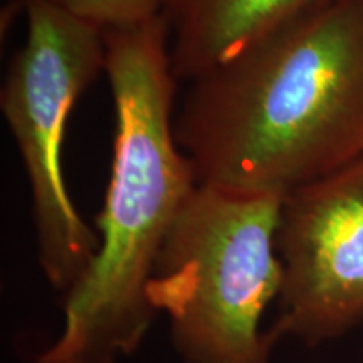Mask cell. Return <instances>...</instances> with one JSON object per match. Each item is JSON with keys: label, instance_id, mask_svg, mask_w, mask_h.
<instances>
[{"label": "cell", "instance_id": "cell-7", "mask_svg": "<svg viewBox=\"0 0 363 363\" xmlns=\"http://www.w3.org/2000/svg\"><path fill=\"white\" fill-rule=\"evenodd\" d=\"M62 11L101 30L128 29L155 19L162 0H51Z\"/></svg>", "mask_w": 363, "mask_h": 363}, {"label": "cell", "instance_id": "cell-4", "mask_svg": "<svg viewBox=\"0 0 363 363\" xmlns=\"http://www.w3.org/2000/svg\"><path fill=\"white\" fill-rule=\"evenodd\" d=\"M27 35L13 54L0 108L24 163L38 257L48 283L66 296L94 261L99 238L67 190L62 147L81 94L104 71L103 30L51 0H22Z\"/></svg>", "mask_w": 363, "mask_h": 363}, {"label": "cell", "instance_id": "cell-5", "mask_svg": "<svg viewBox=\"0 0 363 363\" xmlns=\"http://www.w3.org/2000/svg\"><path fill=\"white\" fill-rule=\"evenodd\" d=\"M284 279L267 338L315 347L363 321V155L283 199Z\"/></svg>", "mask_w": 363, "mask_h": 363}, {"label": "cell", "instance_id": "cell-2", "mask_svg": "<svg viewBox=\"0 0 363 363\" xmlns=\"http://www.w3.org/2000/svg\"><path fill=\"white\" fill-rule=\"evenodd\" d=\"M116 133L96 219L99 247L65 296V321L35 363H118L142 347L155 310L147 286L182 208L199 187L175 136L177 81L163 16L103 30Z\"/></svg>", "mask_w": 363, "mask_h": 363}, {"label": "cell", "instance_id": "cell-1", "mask_svg": "<svg viewBox=\"0 0 363 363\" xmlns=\"http://www.w3.org/2000/svg\"><path fill=\"white\" fill-rule=\"evenodd\" d=\"M175 136L199 185L289 192L363 155V0H333L187 84Z\"/></svg>", "mask_w": 363, "mask_h": 363}, {"label": "cell", "instance_id": "cell-3", "mask_svg": "<svg viewBox=\"0 0 363 363\" xmlns=\"http://www.w3.org/2000/svg\"><path fill=\"white\" fill-rule=\"evenodd\" d=\"M283 197L199 185L165 239L147 298L185 363H269L261 328L278 301Z\"/></svg>", "mask_w": 363, "mask_h": 363}, {"label": "cell", "instance_id": "cell-6", "mask_svg": "<svg viewBox=\"0 0 363 363\" xmlns=\"http://www.w3.org/2000/svg\"><path fill=\"white\" fill-rule=\"evenodd\" d=\"M333 0H162L172 69L189 84Z\"/></svg>", "mask_w": 363, "mask_h": 363}]
</instances>
